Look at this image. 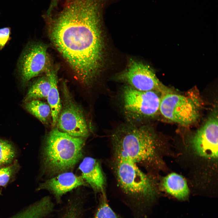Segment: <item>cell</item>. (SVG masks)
<instances>
[{
    "mask_svg": "<svg viewBox=\"0 0 218 218\" xmlns=\"http://www.w3.org/2000/svg\"><path fill=\"white\" fill-rule=\"evenodd\" d=\"M20 168L15 160L12 163L0 167V187H5L14 179Z\"/></svg>",
    "mask_w": 218,
    "mask_h": 218,
    "instance_id": "e0dca14e",
    "label": "cell"
},
{
    "mask_svg": "<svg viewBox=\"0 0 218 218\" xmlns=\"http://www.w3.org/2000/svg\"></svg>",
    "mask_w": 218,
    "mask_h": 218,
    "instance_id": "7402d4cb",
    "label": "cell"
},
{
    "mask_svg": "<svg viewBox=\"0 0 218 218\" xmlns=\"http://www.w3.org/2000/svg\"><path fill=\"white\" fill-rule=\"evenodd\" d=\"M122 98L124 108L137 117H150L159 110L161 97L156 91H141L128 85L124 88Z\"/></svg>",
    "mask_w": 218,
    "mask_h": 218,
    "instance_id": "ba28073f",
    "label": "cell"
},
{
    "mask_svg": "<svg viewBox=\"0 0 218 218\" xmlns=\"http://www.w3.org/2000/svg\"><path fill=\"white\" fill-rule=\"evenodd\" d=\"M112 164L117 184L126 194L138 200L155 197L154 182L145 172L157 162L158 142L147 125L125 124L111 135Z\"/></svg>",
    "mask_w": 218,
    "mask_h": 218,
    "instance_id": "7a4b0ae2",
    "label": "cell"
},
{
    "mask_svg": "<svg viewBox=\"0 0 218 218\" xmlns=\"http://www.w3.org/2000/svg\"><path fill=\"white\" fill-rule=\"evenodd\" d=\"M50 87V82L47 77L39 78L29 88L24 98V102L47 97Z\"/></svg>",
    "mask_w": 218,
    "mask_h": 218,
    "instance_id": "9a60e30c",
    "label": "cell"
},
{
    "mask_svg": "<svg viewBox=\"0 0 218 218\" xmlns=\"http://www.w3.org/2000/svg\"><path fill=\"white\" fill-rule=\"evenodd\" d=\"M86 184L81 177L72 172H64L41 183L37 189L48 190L58 198L74 189Z\"/></svg>",
    "mask_w": 218,
    "mask_h": 218,
    "instance_id": "30bf717a",
    "label": "cell"
},
{
    "mask_svg": "<svg viewBox=\"0 0 218 218\" xmlns=\"http://www.w3.org/2000/svg\"><path fill=\"white\" fill-rule=\"evenodd\" d=\"M159 110L165 118L184 126L193 123L199 115L197 101L172 92L164 94L161 97Z\"/></svg>",
    "mask_w": 218,
    "mask_h": 218,
    "instance_id": "5b68a950",
    "label": "cell"
},
{
    "mask_svg": "<svg viewBox=\"0 0 218 218\" xmlns=\"http://www.w3.org/2000/svg\"><path fill=\"white\" fill-rule=\"evenodd\" d=\"M24 108L43 123H45L51 115L49 105L38 99L25 102Z\"/></svg>",
    "mask_w": 218,
    "mask_h": 218,
    "instance_id": "5bb4252c",
    "label": "cell"
},
{
    "mask_svg": "<svg viewBox=\"0 0 218 218\" xmlns=\"http://www.w3.org/2000/svg\"><path fill=\"white\" fill-rule=\"evenodd\" d=\"M218 114L213 111L205 123L190 138V152L197 158L207 163L217 164Z\"/></svg>",
    "mask_w": 218,
    "mask_h": 218,
    "instance_id": "277c9868",
    "label": "cell"
},
{
    "mask_svg": "<svg viewBox=\"0 0 218 218\" xmlns=\"http://www.w3.org/2000/svg\"><path fill=\"white\" fill-rule=\"evenodd\" d=\"M83 138L71 136L56 128L46 139L43 151L44 169L51 174L72 168L82 156Z\"/></svg>",
    "mask_w": 218,
    "mask_h": 218,
    "instance_id": "3957f363",
    "label": "cell"
},
{
    "mask_svg": "<svg viewBox=\"0 0 218 218\" xmlns=\"http://www.w3.org/2000/svg\"><path fill=\"white\" fill-rule=\"evenodd\" d=\"M17 152L10 141L0 138V167L12 163L15 160Z\"/></svg>",
    "mask_w": 218,
    "mask_h": 218,
    "instance_id": "2e32d148",
    "label": "cell"
},
{
    "mask_svg": "<svg viewBox=\"0 0 218 218\" xmlns=\"http://www.w3.org/2000/svg\"><path fill=\"white\" fill-rule=\"evenodd\" d=\"M63 88V101L57 121V128L71 136L86 137L89 130L84 114L65 84Z\"/></svg>",
    "mask_w": 218,
    "mask_h": 218,
    "instance_id": "8992f818",
    "label": "cell"
},
{
    "mask_svg": "<svg viewBox=\"0 0 218 218\" xmlns=\"http://www.w3.org/2000/svg\"><path fill=\"white\" fill-rule=\"evenodd\" d=\"M102 195V200L99 207L93 218H118L109 206L105 193Z\"/></svg>",
    "mask_w": 218,
    "mask_h": 218,
    "instance_id": "ac0fdd59",
    "label": "cell"
},
{
    "mask_svg": "<svg viewBox=\"0 0 218 218\" xmlns=\"http://www.w3.org/2000/svg\"></svg>",
    "mask_w": 218,
    "mask_h": 218,
    "instance_id": "44dd1931",
    "label": "cell"
},
{
    "mask_svg": "<svg viewBox=\"0 0 218 218\" xmlns=\"http://www.w3.org/2000/svg\"><path fill=\"white\" fill-rule=\"evenodd\" d=\"M64 218H77V211L75 207L71 208Z\"/></svg>",
    "mask_w": 218,
    "mask_h": 218,
    "instance_id": "ffe728a7",
    "label": "cell"
},
{
    "mask_svg": "<svg viewBox=\"0 0 218 218\" xmlns=\"http://www.w3.org/2000/svg\"><path fill=\"white\" fill-rule=\"evenodd\" d=\"M61 9L48 16L54 45L85 85L101 69L104 46L102 28L109 0H64Z\"/></svg>",
    "mask_w": 218,
    "mask_h": 218,
    "instance_id": "6da1fadb",
    "label": "cell"
},
{
    "mask_svg": "<svg viewBox=\"0 0 218 218\" xmlns=\"http://www.w3.org/2000/svg\"><path fill=\"white\" fill-rule=\"evenodd\" d=\"M117 78L140 91H157L164 94L171 92L160 82L150 66L133 60L130 61L127 69Z\"/></svg>",
    "mask_w": 218,
    "mask_h": 218,
    "instance_id": "52a82bcc",
    "label": "cell"
},
{
    "mask_svg": "<svg viewBox=\"0 0 218 218\" xmlns=\"http://www.w3.org/2000/svg\"><path fill=\"white\" fill-rule=\"evenodd\" d=\"M46 71V77L51 84L50 88L47 98L48 104L51 109L52 125L54 127L57 124L61 104L58 88L57 72L55 70L47 68Z\"/></svg>",
    "mask_w": 218,
    "mask_h": 218,
    "instance_id": "4fadbf2b",
    "label": "cell"
},
{
    "mask_svg": "<svg viewBox=\"0 0 218 218\" xmlns=\"http://www.w3.org/2000/svg\"><path fill=\"white\" fill-rule=\"evenodd\" d=\"M47 50L46 45L39 42L31 43L26 46L18 63V69L24 84L47 68Z\"/></svg>",
    "mask_w": 218,
    "mask_h": 218,
    "instance_id": "9c48e42d",
    "label": "cell"
},
{
    "mask_svg": "<svg viewBox=\"0 0 218 218\" xmlns=\"http://www.w3.org/2000/svg\"><path fill=\"white\" fill-rule=\"evenodd\" d=\"M10 29L9 27L0 29V49L5 46L10 38Z\"/></svg>",
    "mask_w": 218,
    "mask_h": 218,
    "instance_id": "d6986e66",
    "label": "cell"
},
{
    "mask_svg": "<svg viewBox=\"0 0 218 218\" xmlns=\"http://www.w3.org/2000/svg\"><path fill=\"white\" fill-rule=\"evenodd\" d=\"M162 184L168 193L179 200H184L189 196V190L187 181L181 175L171 173L164 177Z\"/></svg>",
    "mask_w": 218,
    "mask_h": 218,
    "instance_id": "7c38bea8",
    "label": "cell"
},
{
    "mask_svg": "<svg viewBox=\"0 0 218 218\" xmlns=\"http://www.w3.org/2000/svg\"><path fill=\"white\" fill-rule=\"evenodd\" d=\"M79 168L81 177L97 192L105 193V180L101 166L96 159L90 157L84 158Z\"/></svg>",
    "mask_w": 218,
    "mask_h": 218,
    "instance_id": "8fae6325",
    "label": "cell"
}]
</instances>
